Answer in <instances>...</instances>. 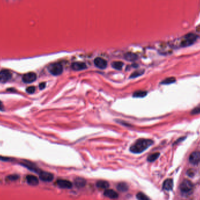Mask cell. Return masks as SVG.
Wrapping results in <instances>:
<instances>
[{
	"instance_id": "6da1fadb",
	"label": "cell",
	"mask_w": 200,
	"mask_h": 200,
	"mask_svg": "<svg viewBox=\"0 0 200 200\" xmlns=\"http://www.w3.org/2000/svg\"><path fill=\"white\" fill-rule=\"evenodd\" d=\"M153 144V142L151 139H140L130 146V151L133 153H141L147 150Z\"/></svg>"
},
{
	"instance_id": "7a4b0ae2",
	"label": "cell",
	"mask_w": 200,
	"mask_h": 200,
	"mask_svg": "<svg viewBox=\"0 0 200 200\" xmlns=\"http://www.w3.org/2000/svg\"><path fill=\"white\" fill-rule=\"evenodd\" d=\"M198 38V36L193 33H189L177 40V42H175V44H177L180 47H187L193 44Z\"/></svg>"
},
{
	"instance_id": "3957f363",
	"label": "cell",
	"mask_w": 200,
	"mask_h": 200,
	"mask_svg": "<svg viewBox=\"0 0 200 200\" xmlns=\"http://www.w3.org/2000/svg\"><path fill=\"white\" fill-rule=\"evenodd\" d=\"M48 70L52 75H54V76H57L62 74L63 66L60 63H58V62L53 63L49 66Z\"/></svg>"
},
{
	"instance_id": "277c9868",
	"label": "cell",
	"mask_w": 200,
	"mask_h": 200,
	"mask_svg": "<svg viewBox=\"0 0 200 200\" xmlns=\"http://www.w3.org/2000/svg\"><path fill=\"white\" fill-rule=\"evenodd\" d=\"M180 188L182 193L184 194H189L192 191L193 189V186L191 182L185 180L180 184Z\"/></svg>"
},
{
	"instance_id": "5b68a950",
	"label": "cell",
	"mask_w": 200,
	"mask_h": 200,
	"mask_svg": "<svg viewBox=\"0 0 200 200\" xmlns=\"http://www.w3.org/2000/svg\"><path fill=\"white\" fill-rule=\"evenodd\" d=\"M12 78V74L8 70H2L0 71V82L5 83Z\"/></svg>"
},
{
	"instance_id": "8992f818",
	"label": "cell",
	"mask_w": 200,
	"mask_h": 200,
	"mask_svg": "<svg viewBox=\"0 0 200 200\" xmlns=\"http://www.w3.org/2000/svg\"><path fill=\"white\" fill-rule=\"evenodd\" d=\"M39 178L41 180L43 181H46V182L52 181L54 178V176L52 173L46 172V171H40V173H39Z\"/></svg>"
},
{
	"instance_id": "52a82bcc",
	"label": "cell",
	"mask_w": 200,
	"mask_h": 200,
	"mask_svg": "<svg viewBox=\"0 0 200 200\" xmlns=\"http://www.w3.org/2000/svg\"><path fill=\"white\" fill-rule=\"evenodd\" d=\"M37 74L34 72H29L27 74H25L23 77L22 80L27 83H32L37 79Z\"/></svg>"
},
{
	"instance_id": "ba28073f",
	"label": "cell",
	"mask_w": 200,
	"mask_h": 200,
	"mask_svg": "<svg viewBox=\"0 0 200 200\" xmlns=\"http://www.w3.org/2000/svg\"><path fill=\"white\" fill-rule=\"evenodd\" d=\"M94 65L97 68L104 69L107 66V62L102 58L97 57L94 59Z\"/></svg>"
},
{
	"instance_id": "9c48e42d",
	"label": "cell",
	"mask_w": 200,
	"mask_h": 200,
	"mask_svg": "<svg viewBox=\"0 0 200 200\" xmlns=\"http://www.w3.org/2000/svg\"><path fill=\"white\" fill-rule=\"evenodd\" d=\"M189 161L191 164H197L200 162V152H194L192 153L189 157Z\"/></svg>"
},
{
	"instance_id": "30bf717a",
	"label": "cell",
	"mask_w": 200,
	"mask_h": 200,
	"mask_svg": "<svg viewBox=\"0 0 200 200\" xmlns=\"http://www.w3.org/2000/svg\"><path fill=\"white\" fill-rule=\"evenodd\" d=\"M57 184V186L62 188H70L72 187V183L66 180H58Z\"/></svg>"
},
{
	"instance_id": "8fae6325",
	"label": "cell",
	"mask_w": 200,
	"mask_h": 200,
	"mask_svg": "<svg viewBox=\"0 0 200 200\" xmlns=\"http://www.w3.org/2000/svg\"><path fill=\"white\" fill-rule=\"evenodd\" d=\"M72 68L75 71H81L87 68V65L85 63L81 62H76L73 63L72 65Z\"/></svg>"
},
{
	"instance_id": "7c38bea8",
	"label": "cell",
	"mask_w": 200,
	"mask_h": 200,
	"mask_svg": "<svg viewBox=\"0 0 200 200\" xmlns=\"http://www.w3.org/2000/svg\"><path fill=\"white\" fill-rule=\"evenodd\" d=\"M27 183L31 185V186H37L39 184V180L38 178L33 175H28L27 176Z\"/></svg>"
},
{
	"instance_id": "4fadbf2b",
	"label": "cell",
	"mask_w": 200,
	"mask_h": 200,
	"mask_svg": "<svg viewBox=\"0 0 200 200\" xmlns=\"http://www.w3.org/2000/svg\"><path fill=\"white\" fill-rule=\"evenodd\" d=\"M173 187V181L172 179L166 180L163 184V188L166 191H170Z\"/></svg>"
},
{
	"instance_id": "5bb4252c",
	"label": "cell",
	"mask_w": 200,
	"mask_h": 200,
	"mask_svg": "<svg viewBox=\"0 0 200 200\" xmlns=\"http://www.w3.org/2000/svg\"><path fill=\"white\" fill-rule=\"evenodd\" d=\"M104 194L105 197L111 199H115L118 197V193L113 190H107L105 191Z\"/></svg>"
},
{
	"instance_id": "9a60e30c",
	"label": "cell",
	"mask_w": 200,
	"mask_h": 200,
	"mask_svg": "<svg viewBox=\"0 0 200 200\" xmlns=\"http://www.w3.org/2000/svg\"><path fill=\"white\" fill-rule=\"evenodd\" d=\"M75 184L79 188L84 187L86 184V180L82 178L78 177L75 180Z\"/></svg>"
},
{
	"instance_id": "2e32d148",
	"label": "cell",
	"mask_w": 200,
	"mask_h": 200,
	"mask_svg": "<svg viewBox=\"0 0 200 200\" xmlns=\"http://www.w3.org/2000/svg\"><path fill=\"white\" fill-rule=\"evenodd\" d=\"M22 165H24L25 167H26L27 168H28V169L32 170V171H35L36 173H40V171L39 170V169L35 164H34L33 163H31V162H28H28H27L25 164H22Z\"/></svg>"
},
{
	"instance_id": "e0dca14e",
	"label": "cell",
	"mask_w": 200,
	"mask_h": 200,
	"mask_svg": "<svg viewBox=\"0 0 200 200\" xmlns=\"http://www.w3.org/2000/svg\"><path fill=\"white\" fill-rule=\"evenodd\" d=\"M96 186L98 188H100L101 189H107L109 187L110 184L106 181H98L97 183Z\"/></svg>"
},
{
	"instance_id": "ac0fdd59",
	"label": "cell",
	"mask_w": 200,
	"mask_h": 200,
	"mask_svg": "<svg viewBox=\"0 0 200 200\" xmlns=\"http://www.w3.org/2000/svg\"><path fill=\"white\" fill-rule=\"evenodd\" d=\"M125 59L129 61H133L137 59L138 56L136 54L132 52H128L125 55Z\"/></svg>"
},
{
	"instance_id": "d6986e66",
	"label": "cell",
	"mask_w": 200,
	"mask_h": 200,
	"mask_svg": "<svg viewBox=\"0 0 200 200\" xmlns=\"http://www.w3.org/2000/svg\"><path fill=\"white\" fill-rule=\"evenodd\" d=\"M111 66L113 68L117 69V70H121L123 66V63L120 61H116V62H113L111 64Z\"/></svg>"
},
{
	"instance_id": "ffe728a7",
	"label": "cell",
	"mask_w": 200,
	"mask_h": 200,
	"mask_svg": "<svg viewBox=\"0 0 200 200\" xmlns=\"http://www.w3.org/2000/svg\"><path fill=\"white\" fill-rule=\"evenodd\" d=\"M117 189L121 192L126 191L128 190V186L125 183H120L117 186Z\"/></svg>"
},
{
	"instance_id": "44dd1931",
	"label": "cell",
	"mask_w": 200,
	"mask_h": 200,
	"mask_svg": "<svg viewBox=\"0 0 200 200\" xmlns=\"http://www.w3.org/2000/svg\"><path fill=\"white\" fill-rule=\"evenodd\" d=\"M147 95V92L146 91H143V90H138L135 92L133 96V97H143L145 96H146Z\"/></svg>"
},
{
	"instance_id": "7402d4cb",
	"label": "cell",
	"mask_w": 200,
	"mask_h": 200,
	"mask_svg": "<svg viewBox=\"0 0 200 200\" xmlns=\"http://www.w3.org/2000/svg\"><path fill=\"white\" fill-rule=\"evenodd\" d=\"M136 198L138 200H151L146 194L142 192H139L136 194Z\"/></svg>"
},
{
	"instance_id": "603a6c76",
	"label": "cell",
	"mask_w": 200,
	"mask_h": 200,
	"mask_svg": "<svg viewBox=\"0 0 200 200\" xmlns=\"http://www.w3.org/2000/svg\"><path fill=\"white\" fill-rule=\"evenodd\" d=\"M159 156H160L159 153H155L153 154H152L150 156H149L148 158V161L149 162H153L156 160L159 157Z\"/></svg>"
},
{
	"instance_id": "cb8c5ba5",
	"label": "cell",
	"mask_w": 200,
	"mask_h": 200,
	"mask_svg": "<svg viewBox=\"0 0 200 200\" xmlns=\"http://www.w3.org/2000/svg\"><path fill=\"white\" fill-rule=\"evenodd\" d=\"M19 178V175L16 174H12L8 175L6 178V181H15Z\"/></svg>"
},
{
	"instance_id": "d4e9b609",
	"label": "cell",
	"mask_w": 200,
	"mask_h": 200,
	"mask_svg": "<svg viewBox=\"0 0 200 200\" xmlns=\"http://www.w3.org/2000/svg\"><path fill=\"white\" fill-rule=\"evenodd\" d=\"M144 72V71L143 70H140V71H137L134 72L133 73H132L130 77V78H136L138 77H139L141 75H142Z\"/></svg>"
},
{
	"instance_id": "484cf974",
	"label": "cell",
	"mask_w": 200,
	"mask_h": 200,
	"mask_svg": "<svg viewBox=\"0 0 200 200\" xmlns=\"http://www.w3.org/2000/svg\"><path fill=\"white\" fill-rule=\"evenodd\" d=\"M175 81H176L175 78H167L165 80H163L161 82V83H163V84H170V83L174 82Z\"/></svg>"
},
{
	"instance_id": "4316f807",
	"label": "cell",
	"mask_w": 200,
	"mask_h": 200,
	"mask_svg": "<svg viewBox=\"0 0 200 200\" xmlns=\"http://www.w3.org/2000/svg\"><path fill=\"white\" fill-rule=\"evenodd\" d=\"M35 87L34 86H29L27 88L26 90L27 92L29 93V94H32L35 92Z\"/></svg>"
},
{
	"instance_id": "83f0119b",
	"label": "cell",
	"mask_w": 200,
	"mask_h": 200,
	"mask_svg": "<svg viewBox=\"0 0 200 200\" xmlns=\"http://www.w3.org/2000/svg\"><path fill=\"white\" fill-rule=\"evenodd\" d=\"M191 113L193 114V115H195V114H199V113H200V105H199V106L195 108L193 111L191 112Z\"/></svg>"
},
{
	"instance_id": "f1b7e54d",
	"label": "cell",
	"mask_w": 200,
	"mask_h": 200,
	"mask_svg": "<svg viewBox=\"0 0 200 200\" xmlns=\"http://www.w3.org/2000/svg\"><path fill=\"white\" fill-rule=\"evenodd\" d=\"M40 89L42 90L45 87H46V83L45 82H42V83H40L39 84V86Z\"/></svg>"
},
{
	"instance_id": "f546056e",
	"label": "cell",
	"mask_w": 200,
	"mask_h": 200,
	"mask_svg": "<svg viewBox=\"0 0 200 200\" xmlns=\"http://www.w3.org/2000/svg\"><path fill=\"white\" fill-rule=\"evenodd\" d=\"M4 105H3L2 103L0 101V110H4Z\"/></svg>"
}]
</instances>
